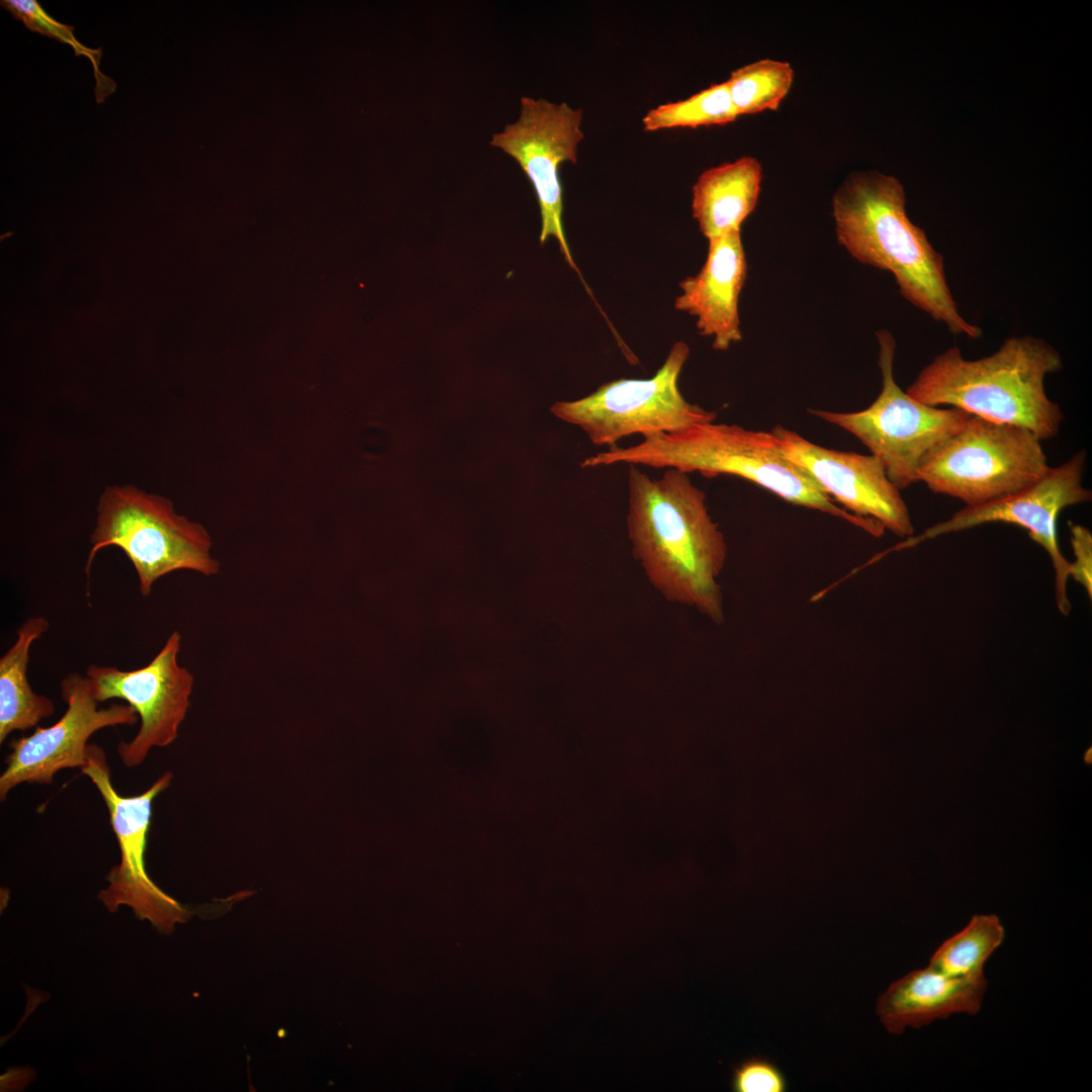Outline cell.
<instances>
[{
	"label": "cell",
	"mask_w": 1092,
	"mask_h": 1092,
	"mask_svg": "<svg viewBox=\"0 0 1092 1092\" xmlns=\"http://www.w3.org/2000/svg\"><path fill=\"white\" fill-rule=\"evenodd\" d=\"M690 473L667 468L651 478L628 469L627 531L632 552L650 584L668 602L724 622L718 578L727 556L723 533L709 514L706 493Z\"/></svg>",
	"instance_id": "1"
},
{
	"label": "cell",
	"mask_w": 1092,
	"mask_h": 1092,
	"mask_svg": "<svg viewBox=\"0 0 1092 1092\" xmlns=\"http://www.w3.org/2000/svg\"><path fill=\"white\" fill-rule=\"evenodd\" d=\"M903 185L877 171L849 175L832 199L838 243L858 262L893 275L900 294L954 335L983 332L960 312L946 282L943 256L905 210Z\"/></svg>",
	"instance_id": "2"
},
{
	"label": "cell",
	"mask_w": 1092,
	"mask_h": 1092,
	"mask_svg": "<svg viewBox=\"0 0 1092 1092\" xmlns=\"http://www.w3.org/2000/svg\"><path fill=\"white\" fill-rule=\"evenodd\" d=\"M625 463L653 468H675L706 477L720 474L749 480L794 505L843 519L880 537L884 527L857 517L838 506L803 469L780 449L771 432L745 429L715 422L696 425L677 433H657L629 447L612 446L585 458L582 468Z\"/></svg>",
	"instance_id": "3"
},
{
	"label": "cell",
	"mask_w": 1092,
	"mask_h": 1092,
	"mask_svg": "<svg viewBox=\"0 0 1092 1092\" xmlns=\"http://www.w3.org/2000/svg\"><path fill=\"white\" fill-rule=\"evenodd\" d=\"M1063 361L1045 341L1011 337L992 355L965 359L958 347L937 355L906 393L924 404L960 408L988 421L1025 428L1040 440L1056 437L1064 415L1044 390Z\"/></svg>",
	"instance_id": "4"
},
{
	"label": "cell",
	"mask_w": 1092,
	"mask_h": 1092,
	"mask_svg": "<svg viewBox=\"0 0 1092 1092\" xmlns=\"http://www.w3.org/2000/svg\"><path fill=\"white\" fill-rule=\"evenodd\" d=\"M97 523L85 572L89 575L97 552L108 546L121 549L135 569L140 592L151 595L162 576L186 569L206 576L219 570L212 557L211 539L200 524L178 515L172 502L135 486H107L100 496Z\"/></svg>",
	"instance_id": "5"
},
{
	"label": "cell",
	"mask_w": 1092,
	"mask_h": 1092,
	"mask_svg": "<svg viewBox=\"0 0 1092 1092\" xmlns=\"http://www.w3.org/2000/svg\"><path fill=\"white\" fill-rule=\"evenodd\" d=\"M1032 432L972 416L921 460L917 481L930 490L979 506L1015 494L1050 469Z\"/></svg>",
	"instance_id": "6"
},
{
	"label": "cell",
	"mask_w": 1092,
	"mask_h": 1092,
	"mask_svg": "<svg viewBox=\"0 0 1092 1092\" xmlns=\"http://www.w3.org/2000/svg\"><path fill=\"white\" fill-rule=\"evenodd\" d=\"M876 336L882 374L878 397L858 412L810 413L857 438L880 460L891 482L903 489L917 482V469L924 456L961 430L972 415L957 407L924 404L909 396L894 377V337L887 330L878 331Z\"/></svg>",
	"instance_id": "7"
},
{
	"label": "cell",
	"mask_w": 1092,
	"mask_h": 1092,
	"mask_svg": "<svg viewBox=\"0 0 1092 1092\" xmlns=\"http://www.w3.org/2000/svg\"><path fill=\"white\" fill-rule=\"evenodd\" d=\"M689 355V346L676 342L652 377L606 382L582 398L555 402L551 412L579 427L594 445L611 447L634 434L677 433L715 422V412L688 401L679 390Z\"/></svg>",
	"instance_id": "8"
},
{
	"label": "cell",
	"mask_w": 1092,
	"mask_h": 1092,
	"mask_svg": "<svg viewBox=\"0 0 1092 1092\" xmlns=\"http://www.w3.org/2000/svg\"><path fill=\"white\" fill-rule=\"evenodd\" d=\"M581 121L582 110L565 102L522 97L519 118L494 133L490 142L517 161L536 192L541 214L540 243L555 238L566 262L579 275L563 228L559 169L564 162L576 163L577 148L583 139Z\"/></svg>",
	"instance_id": "9"
},
{
	"label": "cell",
	"mask_w": 1092,
	"mask_h": 1092,
	"mask_svg": "<svg viewBox=\"0 0 1092 1092\" xmlns=\"http://www.w3.org/2000/svg\"><path fill=\"white\" fill-rule=\"evenodd\" d=\"M1085 463L1086 452L1080 451L1063 464L1050 467L1027 488L996 502L966 506L949 519L932 525L918 536L909 537L899 549L987 523L1019 526L1050 555L1055 570L1057 606L1063 615H1068L1071 604L1067 597V581L1071 562L1061 552L1057 520L1065 508L1091 500V490L1082 483Z\"/></svg>",
	"instance_id": "10"
},
{
	"label": "cell",
	"mask_w": 1092,
	"mask_h": 1092,
	"mask_svg": "<svg viewBox=\"0 0 1092 1092\" xmlns=\"http://www.w3.org/2000/svg\"><path fill=\"white\" fill-rule=\"evenodd\" d=\"M180 643V633L172 632L156 656L138 669L98 665L87 668V678L99 703L123 700L141 719L132 740L117 746L127 767L142 764L152 748L168 746L177 738L194 684L192 673L178 663Z\"/></svg>",
	"instance_id": "11"
},
{
	"label": "cell",
	"mask_w": 1092,
	"mask_h": 1092,
	"mask_svg": "<svg viewBox=\"0 0 1092 1092\" xmlns=\"http://www.w3.org/2000/svg\"><path fill=\"white\" fill-rule=\"evenodd\" d=\"M80 770L102 797L120 851V862L108 875L109 886L101 892V900L110 909L128 905L140 916L156 922L183 920L188 910L161 891L149 878L145 867L153 801L168 788L172 774L164 772L136 796H121L112 785L103 748L91 743L88 744L86 763Z\"/></svg>",
	"instance_id": "12"
},
{
	"label": "cell",
	"mask_w": 1092,
	"mask_h": 1092,
	"mask_svg": "<svg viewBox=\"0 0 1092 1092\" xmlns=\"http://www.w3.org/2000/svg\"><path fill=\"white\" fill-rule=\"evenodd\" d=\"M61 696L67 709L57 722L49 727H36L30 735L10 741L6 766L0 776L2 801L19 784H50L62 769H81L87 760L88 739L95 732L106 727L131 726L139 720L127 704L99 709L87 676L67 675L61 681Z\"/></svg>",
	"instance_id": "13"
},
{
	"label": "cell",
	"mask_w": 1092,
	"mask_h": 1092,
	"mask_svg": "<svg viewBox=\"0 0 1092 1092\" xmlns=\"http://www.w3.org/2000/svg\"><path fill=\"white\" fill-rule=\"evenodd\" d=\"M770 432L783 454L809 474L838 506L857 517L879 522L899 537L913 535L911 517L900 489L874 455L828 449L782 426Z\"/></svg>",
	"instance_id": "14"
},
{
	"label": "cell",
	"mask_w": 1092,
	"mask_h": 1092,
	"mask_svg": "<svg viewBox=\"0 0 1092 1092\" xmlns=\"http://www.w3.org/2000/svg\"><path fill=\"white\" fill-rule=\"evenodd\" d=\"M708 241L707 259L697 275L679 282L674 307L695 316L699 333L713 339L715 350L725 351L742 339L738 306L747 262L740 231Z\"/></svg>",
	"instance_id": "15"
},
{
	"label": "cell",
	"mask_w": 1092,
	"mask_h": 1092,
	"mask_svg": "<svg viewBox=\"0 0 1092 1092\" xmlns=\"http://www.w3.org/2000/svg\"><path fill=\"white\" fill-rule=\"evenodd\" d=\"M986 989L984 974L951 977L927 966L892 983L879 997L876 1012L890 1033L899 1034L952 1014H977Z\"/></svg>",
	"instance_id": "16"
},
{
	"label": "cell",
	"mask_w": 1092,
	"mask_h": 1092,
	"mask_svg": "<svg viewBox=\"0 0 1092 1092\" xmlns=\"http://www.w3.org/2000/svg\"><path fill=\"white\" fill-rule=\"evenodd\" d=\"M762 179L760 163L742 157L703 172L693 186L692 210L708 239L732 231L755 209Z\"/></svg>",
	"instance_id": "17"
},
{
	"label": "cell",
	"mask_w": 1092,
	"mask_h": 1092,
	"mask_svg": "<svg viewBox=\"0 0 1092 1092\" xmlns=\"http://www.w3.org/2000/svg\"><path fill=\"white\" fill-rule=\"evenodd\" d=\"M48 628L46 618H29L0 658V743L12 732L33 728L55 712L52 700L35 694L27 678L31 645Z\"/></svg>",
	"instance_id": "18"
},
{
	"label": "cell",
	"mask_w": 1092,
	"mask_h": 1092,
	"mask_svg": "<svg viewBox=\"0 0 1092 1092\" xmlns=\"http://www.w3.org/2000/svg\"><path fill=\"white\" fill-rule=\"evenodd\" d=\"M1004 938V927L996 915H976L937 947L928 966L951 977L983 975L985 963Z\"/></svg>",
	"instance_id": "19"
},
{
	"label": "cell",
	"mask_w": 1092,
	"mask_h": 1092,
	"mask_svg": "<svg viewBox=\"0 0 1092 1092\" xmlns=\"http://www.w3.org/2000/svg\"><path fill=\"white\" fill-rule=\"evenodd\" d=\"M788 62L759 60L733 71L726 81L737 116L776 110L791 89Z\"/></svg>",
	"instance_id": "20"
},
{
	"label": "cell",
	"mask_w": 1092,
	"mask_h": 1092,
	"mask_svg": "<svg viewBox=\"0 0 1092 1092\" xmlns=\"http://www.w3.org/2000/svg\"><path fill=\"white\" fill-rule=\"evenodd\" d=\"M726 82L691 97L650 109L642 119L646 131L725 124L737 118Z\"/></svg>",
	"instance_id": "21"
},
{
	"label": "cell",
	"mask_w": 1092,
	"mask_h": 1092,
	"mask_svg": "<svg viewBox=\"0 0 1092 1092\" xmlns=\"http://www.w3.org/2000/svg\"><path fill=\"white\" fill-rule=\"evenodd\" d=\"M787 1079L772 1062L750 1057L733 1069L731 1088L735 1092H784Z\"/></svg>",
	"instance_id": "22"
},
{
	"label": "cell",
	"mask_w": 1092,
	"mask_h": 1092,
	"mask_svg": "<svg viewBox=\"0 0 1092 1092\" xmlns=\"http://www.w3.org/2000/svg\"><path fill=\"white\" fill-rule=\"evenodd\" d=\"M1 5L29 29L59 40L75 42L72 27L59 23L41 10L33 0H5Z\"/></svg>",
	"instance_id": "23"
},
{
	"label": "cell",
	"mask_w": 1092,
	"mask_h": 1092,
	"mask_svg": "<svg viewBox=\"0 0 1092 1092\" xmlns=\"http://www.w3.org/2000/svg\"><path fill=\"white\" fill-rule=\"evenodd\" d=\"M1071 544L1074 550L1075 561L1071 562V574L1075 580L1081 583L1087 590L1089 598L1092 594V535L1084 526L1071 524Z\"/></svg>",
	"instance_id": "24"
}]
</instances>
